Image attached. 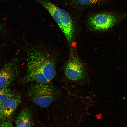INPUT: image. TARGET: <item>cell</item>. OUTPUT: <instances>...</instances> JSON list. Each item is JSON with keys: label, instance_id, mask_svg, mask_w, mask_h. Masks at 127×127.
Wrapping results in <instances>:
<instances>
[{"label": "cell", "instance_id": "cell-6", "mask_svg": "<svg viewBox=\"0 0 127 127\" xmlns=\"http://www.w3.org/2000/svg\"><path fill=\"white\" fill-rule=\"evenodd\" d=\"M16 61L5 64L0 71V88H8L15 78L17 72Z\"/></svg>", "mask_w": 127, "mask_h": 127}, {"label": "cell", "instance_id": "cell-12", "mask_svg": "<svg viewBox=\"0 0 127 127\" xmlns=\"http://www.w3.org/2000/svg\"><path fill=\"white\" fill-rule=\"evenodd\" d=\"M2 103L0 102V120L5 119L3 112Z\"/></svg>", "mask_w": 127, "mask_h": 127}, {"label": "cell", "instance_id": "cell-5", "mask_svg": "<svg viewBox=\"0 0 127 127\" xmlns=\"http://www.w3.org/2000/svg\"><path fill=\"white\" fill-rule=\"evenodd\" d=\"M29 96L35 103L40 107H48L54 100L57 92L54 87L48 84L36 83L28 92Z\"/></svg>", "mask_w": 127, "mask_h": 127}, {"label": "cell", "instance_id": "cell-1", "mask_svg": "<svg viewBox=\"0 0 127 127\" xmlns=\"http://www.w3.org/2000/svg\"><path fill=\"white\" fill-rule=\"evenodd\" d=\"M27 53L28 63L24 81L48 84L56 74L54 63L35 48Z\"/></svg>", "mask_w": 127, "mask_h": 127}, {"label": "cell", "instance_id": "cell-10", "mask_svg": "<svg viewBox=\"0 0 127 127\" xmlns=\"http://www.w3.org/2000/svg\"><path fill=\"white\" fill-rule=\"evenodd\" d=\"M15 95L14 93L8 88H0V102L3 103Z\"/></svg>", "mask_w": 127, "mask_h": 127}, {"label": "cell", "instance_id": "cell-11", "mask_svg": "<svg viewBox=\"0 0 127 127\" xmlns=\"http://www.w3.org/2000/svg\"><path fill=\"white\" fill-rule=\"evenodd\" d=\"M0 127H13L11 121H3L0 123Z\"/></svg>", "mask_w": 127, "mask_h": 127}, {"label": "cell", "instance_id": "cell-9", "mask_svg": "<svg viewBox=\"0 0 127 127\" xmlns=\"http://www.w3.org/2000/svg\"><path fill=\"white\" fill-rule=\"evenodd\" d=\"M108 0H67L72 7L77 8H85L106 2Z\"/></svg>", "mask_w": 127, "mask_h": 127}, {"label": "cell", "instance_id": "cell-7", "mask_svg": "<svg viewBox=\"0 0 127 127\" xmlns=\"http://www.w3.org/2000/svg\"><path fill=\"white\" fill-rule=\"evenodd\" d=\"M21 96L15 95L2 103V107L5 118L10 117L21 103Z\"/></svg>", "mask_w": 127, "mask_h": 127}, {"label": "cell", "instance_id": "cell-13", "mask_svg": "<svg viewBox=\"0 0 127 127\" xmlns=\"http://www.w3.org/2000/svg\"><path fill=\"white\" fill-rule=\"evenodd\" d=\"M1 27L0 26V32L1 31Z\"/></svg>", "mask_w": 127, "mask_h": 127}, {"label": "cell", "instance_id": "cell-2", "mask_svg": "<svg viewBox=\"0 0 127 127\" xmlns=\"http://www.w3.org/2000/svg\"><path fill=\"white\" fill-rule=\"evenodd\" d=\"M49 12L64 34L69 44L73 41L74 26L69 14L65 10L56 6L48 0H35Z\"/></svg>", "mask_w": 127, "mask_h": 127}, {"label": "cell", "instance_id": "cell-8", "mask_svg": "<svg viewBox=\"0 0 127 127\" xmlns=\"http://www.w3.org/2000/svg\"><path fill=\"white\" fill-rule=\"evenodd\" d=\"M32 120L31 111L25 108L21 111L16 119V127H31Z\"/></svg>", "mask_w": 127, "mask_h": 127}, {"label": "cell", "instance_id": "cell-4", "mask_svg": "<svg viewBox=\"0 0 127 127\" xmlns=\"http://www.w3.org/2000/svg\"><path fill=\"white\" fill-rule=\"evenodd\" d=\"M127 18V14L125 12H111L95 14L91 16L88 21L93 29L102 31L109 30Z\"/></svg>", "mask_w": 127, "mask_h": 127}, {"label": "cell", "instance_id": "cell-3", "mask_svg": "<svg viewBox=\"0 0 127 127\" xmlns=\"http://www.w3.org/2000/svg\"><path fill=\"white\" fill-rule=\"evenodd\" d=\"M64 72L66 78L75 84L83 85L89 82L87 68L75 55L72 54L70 56L65 65Z\"/></svg>", "mask_w": 127, "mask_h": 127}]
</instances>
